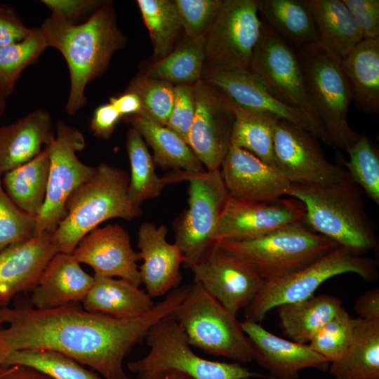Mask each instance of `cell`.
Here are the masks:
<instances>
[{
    "mask_svg": "<svg viewBox=\"0 0 379 379\" xmlns=\"http://www.w3.org/2000/svg\"><path fill=\"white\" fill-rule=\"evenodd\" d=\"M186 294L184 286L174 289L147 314L133 319L91 312L80 302L49 310L0 307V364L15 351L48 350L88 366L105 379H132L123 367L125 357Z\"/></svg>",
    "mask_w": 379,
    "mask_h": 379,
    "instance_id": "cell-1",
    "label": "cell"
},
{
    "mask_svg": "<svg viewBox=\"0 0 379 379\" xmlns=\"http://www.w3.org/2000/svg\"><path fill=\"white\" fill-rule=\"evenodd\" d=\"M48 47L64 57L69 74V91L65 111L74 115L86 103L87 85L107 68L113 55L126 42L119 29L110 1L104 4L87 20L70 24L48 17L39 27Z\"/></svg>",
    "mask_w": 379,
    "mask_h": 379,
    "instance_id": "cell-2",
    "label": "cell"
},
{
    "mask_svg": "<svg viewBox=\"0 0 379 379\" xmlns=\"http://www.w3.org/2000/svg\"><path fill=\"white\" fill-rule=\"evenodd\" d=\"M286 195L303 204L304 223L312 231L360 255L378 247L361 188L347 172L340 180L328 185L291 183Z\"/></svg>",
    "mask_w": 379,
    "mask_h": 379,
    "instance_id": "cell-3",
    "label": "cell"
},
{
    "mask_svg": "<svg viewBox=\"0 0 379 379\" xmlns=\"http://www.w3.org/2000/svg\"><path fill=\"white\" fill-rule=\"evenodd\" d=\"M129 175L101 163L91 179L77 187L66 203V215L52 233L58 253H72L80 241L102 222L131 220L142 213L128 194Z\"/></svg>",
    "mask_w": 379,
    "mask_h": 379,
    "instance_id": "cell-4",
    "label": "cell"
},
{
    "mask_svg": "<svg viewBox=\"0 0 379 379\" xmlns=\"http://www.w3.org/2000/svg\"><path fill=\"white\" fill-rule=\"evenodd\" d=\"M215 242L249 266L265 282L297 272L338 246L304 222L251 239Z\"/></svg>",
    "mask_w": 379,
    "mask_h": 379,
    "instance_id": "cell-5",
    "label": "cell"
},
{
    "mask_svg": "<svg viewBox=\"0 0 379 379\" xmlns=\"http://www.w3.org/2000/svg\"><path fill=\"white\" fill-rule=\"evenodd\" d=\"M311 102L318 117L324 142L347 152L359 137L347 120L352 92L341 59L317 42L297 50Z\"/></svg>",
    "mask_w": 379,
    "mask_h": 379,
    "instance_id": "cell-6",
    "label": "cell"
},
{
    "mask_svg": "<svg viewBox=\"0 0 379 379\" xmlns=\"http://www.w3.org/2000/svg\"><path fill=\"white\" fill-rule=\"evenodd\" d=\"M149 352L128 363L138 379H150L164 371H174L194 379H272L250 371L239 363L208 360L192 349L181 326L171 316L161 319L149 329L146 338Z\"/></svg>",
    "mask_w": 379,
    "mask_h": 379,
    "instance_id": "cell-7",
    "label": "cell"
},
{
    "mask_svg": "<svg viewBox=\"0 0 379 379\" xmlns=\"http://www.w3.org/2000/svg\"><path fill=\"white\" fill-rule=\"evenodd\" d=\"M171 317L192 347L238 363L253 360L251 343L240 322L200 284L189 285L186 296Z\"/></svg>",
    "mask_w": 379,
    "mask_h": 379,
    "instance_id": "cell-8",
    "label": "cell"
},
{
    "mask_svg": "<svg viewBox=\"0 0 379 379\" xmlns=\"http://www.w3.org/2000/svg\"><path fill=\"white\" fill-rule=\"evenodd\" d=\"M345 273H354L364 280L373 281L378 277L377 262L338 246L297 272L265 282L253 301L244 310V318L260 324L271 310L309 298L324 282Z\"/></svg>",
    "mask_w": 379,
    "mask_h": 379,
    "instance_id": "cell-9",
    "label": "cell"
},
{
    "mask_svg": "<svg viewBox=\"0 0 379 379\" xmlns=\"http://www.w3.org/2000/svg\"><path fill=\"white\" fill-rule=\"evenodd\" d=\"M171 183L187 180L188 207L175 225V243L187 267L197 262L214 243L213 234L229 197L220 170L199 173L175 171L168 175Z\"/></svg>",
    "mask_w": 379,
    "mask_h": 379,
    "instance_id": "cell-10",
    "label": "cell"
},
{
    "mask_svg": "<svg viewBox=\"0 0 379 379\" xmlns=\"http://www.w3.org/2000/svg\"><path fill=\"white\" fill-rule=\"evenodd\" d=\"M248 71L255 74L277 100L302 112L310 122L313 135H324L309 97L297 51L262 22Z\"/></svg>",
    "mask_w": 379,
    "mask_h": 379,
    "instance_id": "cell-11",
    "label": "cell"
},
{
    "mask_svg": "<svg viewBox=\"0 0 379 379\" xmlns=\"http://www.w3.org/2000/svg\"><path fill=\"white\" fill-rule=\"evenodd\" d=\"M262 29L258 0H222L204 36L203 72L248 70Z\"/></svg>",
    "mask_w": 379,
    "mask_h": 379,
    "instance_id": "cell-12",
    "label": "cell"
},
{
    "mask_svg": "<svg viewBox=\"0 0 379 379\" xmlns=\"http://www.w3.org/2000/svg\"><path fill=\"white\" fill-rule=\"evenodd\" d=\"M86 146L83 133L62 121L56 124L54 138L46 147L50 168L44 206L36 218L34 235L52 234L66 215L71 194L93 178L96 167L83 163L77 153Z\"/></svg>",
    "mask_w": 379,
    "mask_h": 379,
    "instance_id": "cell-13",
    "label": "cell"
},
{
    "mask_svg": "<svg viewBox=\"0 0 379 379\" xmlns=\"http://www.w3.org/2000/svg\"><path fill=\"white\" fill-rule=\"evenodd\" d=\"M195 114L187 144L208 171L220 170L231 145L235 106L201 79L194 84Z\"/></svg>",
    "mask_w": 379,
    "mask_h": 379,
    "instance_id": "cell-14",
    "label": "cell"
},
{
    "mask_svg": "<svg viewBox=\"0 0 379 379\" xmlns=\"http://www.w3.org/2000/svg\"><path fill=\"white\" fill-rule=\"evenodd\" d=\"M316 139L303 128L278 121L273 138L274 161L291 183L328 185L345 175V168L325 158Z\"/></svg>",
    "mask_w": 379,
    "mask_h": 379,
    "instance_id": "cell-15",
    "label": "cell"
},
{
    "mask_svg": "<svg viewBox=\"0 0 379 379\" xmlns=\"http://www.w3.org/2000/svg\"><path fill=\"white\" fill-rule=\"evenodd\" d=\"M188 268L193 274L194 282L200 284L235 317L240 310L248 306L265 284L249 266L216 242Z\"/></svg>",
    "mask_w": 379,
    "mask_h": 379,
    "instance_id": "cell-16",
    "label": "cell"
},
{
    "mask_svg": "<svg viewBox=\"0 0 379 379\" xmlns=\"http://www.w3.org/2000/svg\"><path fill=\"white\" fill-rule=\"evenodd\" d=\"M305 215L303 204L292 197L269 202H248L229 196L213 240L242 241L260 237L290 225L304 222Z\"/></svg>",
    "mask_w": 379,
    "mask_h": 379,
    "instance_id": "cell-17",
    "label": "cell"
},
{
    "mask_svg": "<svg viewBox=\"0 0 379 379\" xmlns=\"http://www.w3.org/2000/svg\"><path fill=\"white\" fill-rule=\"evenodd\" d=\"M72 255L81 264L90 266L94 275L119 277L140 286L138 253L131 246L128 232L120 225L95 228L85 236Z\"/></svg>",
    "mask_w": 379,
    "mask_h": 379,
    "instance_id": "cell-18",
    "label": "cell"
},
{
    "mask_svg": "<svg viewBox=\"0 0 379 379\" xmlns=\"http://www.w3.org/2000/svg\"><path fill=\"white\" fill-rule=\"evenodd\" d=\"M220 170L229 196L239 201H276L286 195L291 185L275 166L233 145H230Z\"/></svg>",
    "mask_w": 379,
    "mask_h": 379,
    "instance_id": "cell-19",
    "label": "cell"
},
{
    "mask_svg": "<svg viewBox=\"0 0 379 379\" xmlns=\"http://www.w3.org/2000/svg\"><path fill=\"white\" fill-rule=\"evenodd\" d=\"M240 325L251 343L253 360L268 371L272 379H299L300 371L305 368H328L330 363L307 344L280 338L251 320L244 319Z\"/></svg>",
    "mask_w": 379,
    "mask_h": 379,
    "instance_id": "cell-20",
    "label": "cell"
},
{
    "mask_svg": "<svg viewBox=\"0 0 379 379\" xmlns=\"http://www.w3.org/2000/svg\"><path fill=\"white\" fill-rule=\"evenodd\" d=\"M168 228L143 222L138 232V255L142 260L139 267L142 284L152 298L166 295L180 287V266L185 258L175 244L166 240Z\"/></svg>",
    "mask_w": 379,
    "mask_h": 379,
    "instance_id": "cell-21",
    "label": "cell"
},
{
    "mask_svg": "<svg viewBox=\"0 0 379 379\" xmlns=\"http://www.w3.org/2000/svg\"><path fill=\"white\" fill-rule=\"evenodd\" d=\"M57 253L52 234L47 233L1 249L0 307H8L18 293L32 291Z\"/></svg>",
    "mask_w": 379,
    "mask_h": 379,
    "instance_id": "cell-22",
    "label": "cell"
},
{
    "mask_svg": "<svg viewBox=\"0 0 379 379\" xmlns=\"http://www.w3.org/2000/svg\"><path fill=\"white\" fill-rule=\"evenodd\" d=\"M201 79L221 91L236 107L288 121L313 135L307 118L300 111L277 100L250 71H205Z\"/></svg>",
    "mask_w": 379,
    "mask_h": 379,
    "instance_id": "cell-23",
    "label": "cell"
},
{
    "mask_svg": "<svg viewBox=\"0 0 379 379\" xmlns=\"http://www.w3.org/2000/svg\"><path fill=\"white\" fill-rule=\"evenodd\" d=\"M94 281L72 253H57L49 261L32 290V307L49 310L81 302Z\"/></svg>",
    "mask_w": 379,
    "mask_h": 379,
    "instance_id": "cell-24",
    "label": "cell"
},
{
    "mask_svg": "<svg viewBox=\"0 0 379 379\" xmlns=\"http://www.w3.org/2000/svg\"><path fill=\"white\" fill-rule=\"evenodd\" d=\"M54 137L51 114L42 109L0 126V178L35 158Z\"/></svg>",
    "mask_w": 379,
    "mask_h": 379,
    "instance_id": "cell-25",
    "label": "cell"
},
{
    "mask_svg": "<svg viewBox=\"0 0 379 379\" xmlns=\"http://www.w3.org/2000/svg\"><path fill=\"white\" fill-rule=\"evenodd\" d=\"M93 277V284L81 302L82 307L88 312L133 319L147 314L155 305L146 291L128 281Z\"/></svg>",
    "mask_w": 379,
    "mask_h": 379,
    "instance_id": "cell-26",
    "label": "cell"
},
{
    "mask_svg": "<svg viewBox=\"0 0 379 379\" xmlns=\"http://www.w3.org/2000/svg\"><path fill=\"white\" fill-rule=\"evenodd\" d=\"M341 66L352 101L364 114L379 113V37L362 39L346 56Z\"/></svg>",
    "mask_w": 379,
    "mask_h": 379,
    "instance_id": "cell-27",
    "label": "cell"
},
{
    "mask_svg": "<svg viewBox=\"0 0 379 379\" xmlns=\"http://www.w3.org/2000/svg\"><path fill=\"white\" fill-rule=\"evenodd\" d=\"M317 43L343 59L362 39L361 31L343 0H309Z\"/></svg>",
    "mask_w": 379,
    "mask_h": 379,
    "instance_id": "cell-28",
    "label": "cell"
},
{
    "mask_svg": "<svg viewBox=\"0 0 379 379\" xmlns=\"http://www.w3.org/2000/svg\"><path fill=\"white\" fill-rule=\"evenodd\" d=\"M125 119L152 148L156 166L191 173L206 171L189 145L166 126L139 115L127 117Z\"/></svg>",
    "mask_w": 379,
    "mask_h": 379,
    "instance_id": "cell-29",
    "label": "cell"
},
{
    "mask_svg": "<svg viewBox=\"0 0 379 379\" xmlns=\"http://www.w3.org/2000/svg\"><path fill=\"white\" fill-rule=\"evenodd\" d=\"M262 21L296 51L317 42L309 0H258Z\"/></svg>",
    "mask_w": 379,
    "mask_h": 379,
    "instance_id": "cell-30",
    "label": "cell"
},
{
    "mask_svg": "<svg viewBox=\"0 0 379 379\" xmlns=\"http://www.w3.org/2000/svg\"><path fill=\"white\" fill-rule=\"evenodd\" d=\"M328 368L336 379L379 378V321L354 319L346 352Z\"/></svg>",
    "mask_w": 379,
    "mask_h": 379,
    "instance_id": "cell-31",
    "label": "cell"
},
{
    "mask_svg": "<svg viewBox=\"0 0 379 379\" xmlns=\"http://www.w3.org/2000/svg\"><path fill=\"white\" fill-rule=\"evenodd\" d=\"M342 307L340 300L336 297L314 295L277 308L283 333L293 342L307 344Z\"/></svg>",
    "mask_w": 379,
    "mask_h": 379,
    "instance_id": "cell-32",
    "label": "cell"
},
{
    "mask_svg": "<svg viewBox=\"0 0 379 379\" xmlns=\"http://www.w3.org/2000/svg\"><path fill=\"white\" fill-rule=\"evenodd\" d=\"M50 159L47 147L26 164L1 177L4 190L22 211L36 218L45 201Z\"/></svg>",
    "mask_w": 379,
    "mask_h": 379,
    "instance_id": "cell-33",
    "label": "cell"
},
{
    "mask_svg": "<svg viewBox=\"0 0 379 379\" xmlns=\"http://www.w3.org/2000/svg\"><path fill=\"white\" fill-rule=\"evenodd\" d=\"M126 146L131 167L128 194L133 204L140 206L145 201L159 197L169 182L166 176L160 177L156 173V164L147 144L133 127L127 131Z\"/></svg>",
    "mask_w": 379,
    "mask_h": 379,
    "instance_id": "cell-34",
    "label": "cell"
},
{
    "mask_svg": "<svg viewBox=\"0 0 379 379\" xmlns=\"http://www.w3.org/2000/svg\"><path fill=\"white\" fill-rule=\"evenodd\" d=\"M205 39L185 36L173 51L157 61L145 73L147 76L172 84H194L202 77Z\"/></svg>",
    "mask_w": 379,
    "mask_h": 379,
    "instance_id": "cell-35",
    "label": "cell"
},
{
    "mask_svg": "<svg viewBox=\"0 0 379 379\" xmlns=\"http://www.w3.org/2000/svg\"><path fill=\"white\" fill-rule=\"evenodd\" d=\"M279 120L272 116L235 106L231 145L244 149L265 164L275 166L273 138Z\"/></svg>",
    "mask_w": 379,
    "mask_h": 379,
    "instance_id": "cell-36",
    "label": "cell"
},
{
    "mask_svg": "<svg viewBox=\"0 0 379 379\" xmlns=\"http://www.w3.org/2000/svg\"><path fill=\"white\" fill-rule=\"evenodd\" d=\"M153 46V58L159 61L175 48L183 28L170 0H138Z\"/></svg>",
    "mask_w": 379,
    "mask_h": 379,
    "instance_id": "cell-37",
    "label": "cell"
},
{
    "mask_svg": "<svg viewBox=\"0 0 379 379\" xmlns=\"http://www.w3.org/2000/svg\"><path fill=\"white\" fill-rule=\"evenodd\" d=\"M48 48L39 27L32 28L22 40L0 48V88L7 97L14 91L22 72Z\"/></svg>",
    "mask_w": 379,
    "mask_h": 379,
    "instance_id": "cell-38",
    "label": "cell"
},
{
    "mask_svg": "<svg viewBox=\"0 0 379 379\" xmlns=\"http://www.w3.org/2000/svg\"><path fill=\"white\" fill-rule=\"evenodd\" d=\"M0 364L31 367L53 379H102L71 357L48 350L15 351L7 355Z\"/></svg>",
    "mask_w": 379,
    "mask_h": 379,
    "instance_id": "cell-39",
    "label": "cell"
},
{
    "mask_svg": "<svg viewBox=\"0 0 379 379\" xmlns=\"http://www.w3.org/2000/svg\"><path fill=\"white\" fill-rule=\"evenodd\" d=\"M349 160L340 157L351 179L376 204L379 205V152L374 143L366 135L358 138L347 152Z\"/></svg>",
    "mask_w": 379,
    "mask_h": 379,
    "instance_id": "cell-40",
    "label": "cell"
},
{
    "mask_svg": "<svg viewBox=\"0 0 379 379\" xmlns=\"http://www.w3.org/2000/svg\"><path fill=\"white\" fill-rule=\"evenodd\" d=\"M174 88L171 83L144 74L135 77L126 91L139 97L142 104V114L139 116L166 126L173 105Z\"/></svg>",
    "mask_w": 379,
    "mask_h": 379,
    "instance_id": "cell-41",
    "label": "cell"
},
{
    "mask_svg": "<svg viewBox=\"0 0 379 379\" xmlns=\"http://www.w3.org/2000/svg\"><path fill=\"white\" fill-rule=\"evenodd\" d=\"M353 319L344 307L323 326L307 345L329 363L340 359L346 352L352 337Z\"/></svg>",
    "mask_w": 379,
    "mask_h": 379,
    "instance_id": "cell-42",
    "label": "cell"
},
{
    "mask_svg": "<svg viewBox=\"0 0 379 379\" xmlns=\"http://www.w3.org/2000/svg\"><path fill=\"white\" fill-rule=\"evenodd\" d=\"M36 218L19 208L4 189L0 178V250L34 237Z\"/></svg>",
    "mask_w": 379,
    "mask_h": 379,
    "instance_id": "cell-43",
    "label": "cell"
},
{
    "mask_svg": "<svg viewBox=\"0 0 379 379\" xmlns=\"http://www.w3.org/2000/svg\"><path fill=\"white\" fill-rule=\"evenodd\" d=\"M185 36L199 39L205 36L213 22L222 0H173Z\"/></svg>",
    "mask_w": 379,
    "mask_h": 379,
    "instance_id": "cell-44",
    "label": "cell"
},
{
    "mask_svg": "<svg viewBox=\"0 0 379 379\" xmlns=\"http://www.w3.org/2000/svg\"><path fill=\"white\" fill-rule=\"evenodd\" d=\"M173 107L166 126L187 143L195 114L194 84L175 85Z\"/></svg>",
    "mask_w": 379,
    "mask_h": 379,
    "instance_id": "cell-45",
    "label": "cell"
},
{
    "mask_svg": "<svg viewBox=\"0 0 379 379\" xmlns=\"http://www.w3.org/2000/svg\"><path fill=\"white\" fill-rule=\"evenodd\" d=\"M51 13L50 16L64 22L79 24L90 18L105 2L100 0H42Z\"/></svg>",
    "mask_w": 379,
    "mask_h": 379,
    "instance_id": "cell-46",
    "label": "cell"
},
{
    "mask_svg": "<svg viewBox=\"0 0 379 379\" xmlns=\"http://www.w3.org/2000/svg\"><path fill=\"white\" fill-rule=\"evenodd\" d=\"M357 24L363 39L379 37V1L343 0Z\"/></svg>",
    "mask_w": 379,
    "mask_h": 379,
    "instance_id": "cell-47",
    "label": "cell"
},
{
    "mask_svg": "<svg viewBox=\"0 0 379 379\" xmlns=\"http://www.w3.org/2000/svg\"><path fill=\"white\" fill-rule=\"evenodd\" d=\"M31 29L14 8L0 4V48L22 40Z\"/></svg>",
    "mask_w": 379,
    "mask_h": 379,
    "instance_id": "cell-48",
    "label": "cell"
},
{
    "mask_svg": "<svg viewBox=\"0 0 379 379\" xmlns=\"http://www.w3.org/2000/svg\"><path fill=\"white\" fill-rule=\"evenodd\" d=\"M121 118V115L111 103H105L95 109L90 128L97 138L108 140Z\"/></svg>",
    "mask_w": 379,
    "mask_h": 379,
    "instance_id": "cell-49",
    "label": "cell"
},
{
    "mask_svg": "<svg viewBox=\"0 0 379 379\" xmlns=\"http://www.w3.org/2000/svg\"><path fill=\"white\" fill-rule=\"evenodd\" d=\"M359 318L370 321H379V289L372 288L360 295L354 305Z\"/></svg>",
    "mask_w": 379,
    "mask_h": 379,
    "instance_id": "cell-50",
    "label": "cell"
},
{
    "mask_svg": "<svg viewBox=\"0 0 379 379\" xmlns=\"http://www.w3.org/2000/svg\"><path fill=\"white\" fill-rule=\"evenodd\" d=\"M109 102L115 107L122 118L142 114L140 100L133 92L126 91L119 96L111 97Z\"/></svg>",
    "mask_w": 379,
    "mask_h": 379,
    "instance_id": "cell-51",
    "label": "cell"
},
{
    "mask_svg": "<svg viewBox=\"0 0 379 379\" xmlns=\"http://www.w3.org/2000/svg\"><path fill=\"white\" fill-rule=\"evenodd\" d=\"M0 379H53L31 367L0 364Z\"/></svg>",
    "mask_w": 379,
    "mask_h": 379,
    "instance_id": "cell-52",
    "label": "cell"
},
{
    "mask_svg": "<svg viewBox=\"0 0 379 379\" xmlns=\"http://www.w3.org/2000/svg\"><path fill=\"white\" fill-rule=\"evenodd\" d=\"M150 379H194L192 377L178 372V371H168L161 372L154 377H152Z\"/></svg>",
    "mask_w": 379,
    "mask_h": 379,
    "instance_id": "cell-53",
    "label": "cell"
},
{
    "mask_svg": "<svg viewBox=\"0 0 379 379\" xmlns=\"http://www.w3.org/2000/svg\"><path fill=\"white\" fill-rule=\"evenodd\" d=\"M6 98L7 96L0 88V120L4 113L6 107Z\"/></svg>",
    "mask_w": 379,
    "mask_h": 379,
    "instance_id": "cell-54",
    "label": "cell"
},
{
    "mask_svg": "<svg viewBox=\"0 0 379 379\" xmlns=\"http://www.w3.org/2000/svg\"><path fill=\"white\" fill-rule=\"evenodd\" d=\"M375 379H379V378H375Z\"/></svg>",
    "mask_w": 379,
    "mask_h": 379,
    "instance_id": "cell-55",
    "label": "cell"
}]
</instances>
